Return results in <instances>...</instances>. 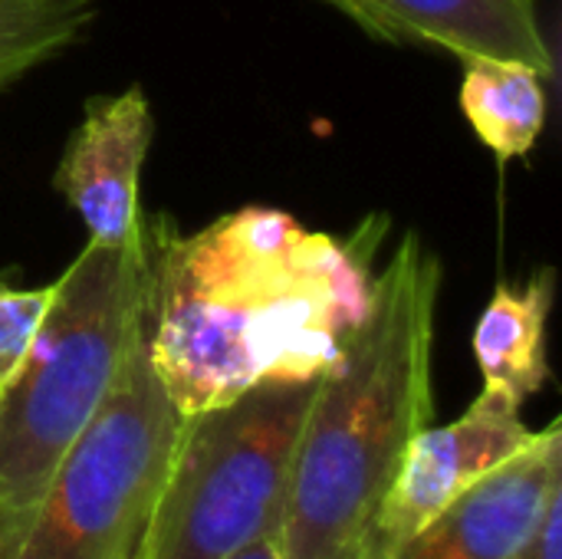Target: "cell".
<instances>
[{"label":"cell","mask_w":562,"mask_h":559,"mask_svg":"<svg viewBox=\"0 0 562 559\" xmlns=\"http://www.w3.org/2000/svg\"><path fill=\"white\" fill-rule=\"evenodd\" d=\"M49 303H53V283L36 290L0 283V385L26 356Z\"/></svg>","instance_id":"obj_12"},{"label":"cell","mask_w":562,"mask_h":559,"mask_svg":"<svg viewBox=\"0 0 562 559\" xmlns=\"http://www.w3.org/2000/svg\"><path fill=\"white\" fill-rule=\"evenodd\" d=\"M234 559H280V547H277V534L257 540L254 547H247L244 554H237Z\"/></svg>","instance_id":"obj_14"},{"label":"cell","mask_w":562,"mask_h":559,"mask_svg":"<svg viewBox=\"0 0 562 559\" xmlns=\"http://www.w3.org/2000/svg\"><path fill=\"white\" fill-rule=\"evenodd\" d=\"M369 36L435 46L461 63L507 59L553 79V49L530 0H323Z\"/></svg>","instance_id":"obj_9"},{"label":"cell","mask_w":562,"mask_h":559,"mask_svg":"<svg viewBox=\"0 0 562 559\" xmlns=\"http://www.w3.org/2000/svg\"><path fill=\"white\" fill-rule=\"evenodd\" d=\"M530 3H537V0H530Z\"/></svg>","instance_id":"obj_15"},{"label":"cell","mask_w":562,"mask_h":559,"mask_svg":"<svg viewBox=\"0 0 562 559\" xmlns=\"http://www.w3.org/2000/svg\"><path fill=\"white\" fill-rule=\"evenodd\" d=\"M441 260L405 234L369 306L319 372L277 530L280 559H379V514L435 412L431 356Z\"/></svg>","instance_id":"obj_2"},{"label":"cell","mask_w":562,"mask_h":559,"mask_svg":"<svg viewBox=\"0 0 562 559\" xmlns=\"http://www.w3.org/2000/svg\"><path fill=\"white\" fill-rule=\"evenodd\" d=\"M155 234L86 244L53 280V303L0 385V559L13 557L56 468L99 412L148 323Z\"/></svg>","instance_id":"obj_3"},{"label":"cell","mask_w":562,"mask_h":559,"mask_svg":"<svg viewBox=\"0 0 562 559\" xmlns=\"http://www.w3.org/2000/svg\"><path fill=\"white\" fill-rule=\"evenodd\" d=\"M151 247L148 359L181 415L263 382L313 379L362 320L389 217L356 234L303 227L277 208H240Z\"/></svg>","instance_id":"obj_1"},{"label":"cell","mask_w":562,"mask_h":559,"mask_svg":"<svg viewBox=\"0 0 562 559\" xmlns=\"http://www.w3.org/2000/svg\"><path fill=\"white\" fill-rule=\"evenodd\" d=\"M533 438L537 432L524 425L520 405L491 389H481L458 422L422 428L408 445L379 514V559L389 557L491 471L520 455Z\"/></svg>","instance_id":"obj_6"},{"label":"cell","mask_w":562,"mask_h":559,"mask_svg":"<svg viewBox=\"0 0 562 559\" xmlns=\"http://www.w3.org/2000/svg\"><path fill=\"white\" fill-rule=\"evenodd\" d=\"M181 422L148 359L145 323L10 559H142Z\"/></svg>","instance_id":"obj_5"},{"label":"cell","mask_w":562,"mask_h":559,"mask_svg":"<svg viewBox=\"0 0 562 559\" xmlns=\"http://www.w3.org/2000/svg\"><path fill=\"white\" fill-rule=\"evenodd\" d=\"M316 382H263L184 415L142 559H234L280 530Z\"/></svg>","instance_id":"obj_4"},{"label":"cell","mask_w":562,"mask_h":559,"mask_svg":"<svg viewBox=\"0 0 562 559\" xmlns=\"http://www.w3.org/2000/svg\"><path fill=\"white\" fill-rule=\"evenodd\" d=\"M553 306V270L533 273L524 287L501 283L474 329V359L484 389L524 409L547 379V323Z\"/></svg>","instance_id":"obj_10"},{"label":"cell","mask_w":562,"mask_h":559,"mask_svg":"<svg viewBox=\"0 0 562 559\" xmlns=\"http://www.w3.org/2000/svg\"><path fill=\"white\" fill-rule=\"evenodd\" d=\"M514 559H562V497H557L547 507L543 524L537 527V534L517 550Z\"/></svg>","instance_id":"obj_13"},{"label":"cell","mask_w":562,"mask_h":559,"mask_svg":"<svg viewBox=\"0 0 562 559\" xmlns=\"http://www.w3.org/2000/svg\"><path fill=\"white\" fill-rule=\"evenodd\" d=\"M547 76L524 63H464L461 109L497 158H524L537 145L547 122Z\"/></svg>","instance_id":"obj_11"},{"label":"cell","mask_w":562,"mask_h":559,"mask_svg":"<svg viewBox=\"0 0 562 559\" xmlns=\"http://www.w3.org/2000/svg\"><path fill=\"white\" fill-rule=\"evenodd\" d=\"M151 135L155 119L142 86L86 102L59 155L53 188L79 214L92 244H125L145 224L138 178Z\"/></svg>","instance_id":"obj_8"},{"label":"cell","mask_w":562,"mask_h":559,"mask_svg":"<svg viewBox=\"0 0 562 559\" xmlns=\"http://www.w3.org/2000/svg\"><path fill=\"white\" fill-rule=\"evenodd\" d=\"M562 497V425L451 501L385 559H514Z\"/></svg>","instance_id":"obj_7"}]
</instances>
